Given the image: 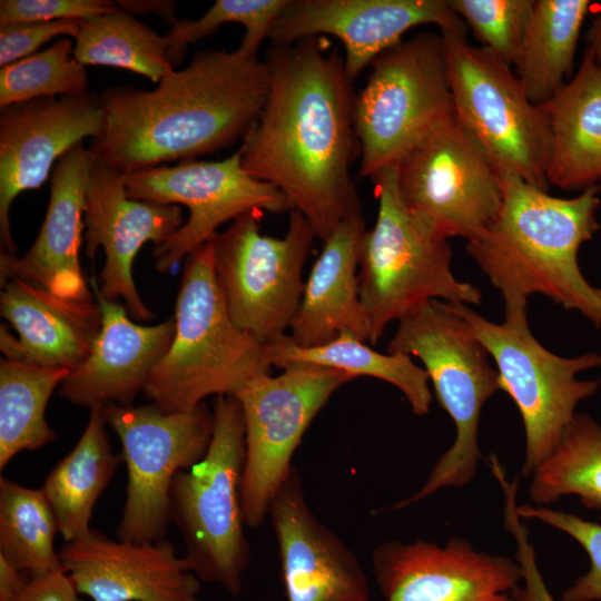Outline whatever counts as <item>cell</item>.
Listing matches in <instances>:
<instances>
[{"label": "cell", "mask_w": 601, "mask_h": 601, "mask_svg": "<svg viewBox=\"0 0 601 601\" xmlns=\"http://www.w3.org/2000/svg\"><path fill=\"white\" fill-rule=\"evenodd\" d=\"M269 88L239 148L243 168L277 187L325 240L362 214L351 176L359 156L353 80L337 50L319 37L273 46L266 53Z\"/></svg>", "instance_id": "obj_1"}, {"label": "cell", "mask_w": 601, "mask_h": 601, "mask_svg": "<svg viewBox=\"0 0 601 601\" xmlns=\"http://www.w3.org/2000/svg\"><path fill=\"white\" fill-rule=\"evenodd\" d=\"M268 88V66L257 55L239 48L198 51L152 90L104 89V127L89 149L125 175L215 154L246 137Z\"/></svg>", "instance_id": "obj_2"}, {"label": "cell", "mask_w": 601, "mask_h": 601, "mask_svg": "<svg viewBox=\"0 0 601 601\" xmlns=\"http://www.w3.org/2000/svg\"><path fill=\"white\" fill-rule=\"evenodd\" d=\"M503 199L495 220L466 242V252L504 302L506 321L528 319V299L541 294L601 326L598 288L579 265L581 246L601 228V184L560 198L513 174H500Z\"/></svg>", "instance_id": "obj_3"}, {"label": "cell", "mask_w": 601, "mask_h": 601, "mask_svg": "<svg viewBox=\"0 0 601 601\" xmlns=\"http://www.w3.org/2000/svg\"><path fill=\"white\" fill-rule=\"evenodd\" d=\"M173 342L144 388L167 413L187 412L208 396H236L269 373L265 345L230 317L214 270L213 239L185 258Z\"/></svg>", "instance_id": "obj_4"}, {"label": "cell", "mask_w": 601, "mask_h": 601, "mask_svg": "<svg viewBox=\"0 0 601 601\" xmlns=\"http://www.w3.org/2000/svg\"><path fill=\"white\" fill-rule=\"evenodd\" d=\"M388 353L417 357L456 435L421 489L395 505L408 506L441 489L470 483L479 459V424L485 402L501 391L496 367L469 324L442 300H432L397 321Z\"/></svg>", "instance_id": "obj_5"}, {"label": "cell", "mask_w": 601, "mask_h": 601, "mask_svg": "<svg viewBox=\"0 0 601 601\" xmlns=\"http://www.w3.org/2000/svg\"><path fill=\"white\" fill-rule=\"evenodd\" d=\"M213 434L203 459L179 471L170 489V520L195 575L233 597L250 558L243 513L245 428L235 396H217Z\"/></svg>", "instance_id": "obj_6"}, {"label": "cell", "mask_w": 601, "mask_h": 601, "mask_svg": "<svg viewBox=\"0 0 601 601\" xmlns=\"http://www.w3.org/2000/svg\"><path fill=\"white\" fill-rule=\"evenodd\" d=\"M371 179L378 209L373 228L363 236L358 265L368 342L376 344L390 323L432 300L481 304V290L454 276L449 239L424 229L403 205L396 167L385 168Z\"/></svg>", "instance_id": "obj_7"}, {"label": "cell", "mask_w": 601, "mask_h": 601, "mask_svg": "<svg viewBox=\"0 0 601 601\" xmlns=\"http://www.w3.org/2000/svg\"><path fill=\"white\" fill-rule=\"evenodd\" d=\"M441 33L421 32L377 56L355 95L359 176L396 166L420 141L454 119Z\"/></svg>", "instance_id": "obj_8"}, {"label": "cell", "mask_w": 601, "mask_h": 601, "mask_svg": "<svg viewBox=\"0 0 601 601\" xmlns=\"http://www.w3.org/2000/svg\"><path fill=\"white\" fill-rule=\"evenodd\" d=\"M456 122L500 174L548 191L551 129L511 66L466 36L441 31Z\"/></svg>", "instance_id": "obj_9"}, {"label": "cell", "mask_w": 601, "mask_h": 601, "mask_svg": "<svg viewBox=\"0 0 601 601\" xmlns=\"http://www.w3.org/2000/svg\"><path fill=\"white\" fill-rule=\"evenodd\" d=\"M462 317L494 361L501 391L516 405L524 427L522 474L531 476L558 445L577 406L601 387V376L579 374L601 367V354L563 357L546 349L531 333L528 319L494 323L457 303L444 302Z\"/></svg>", "instance_id": "obj_10"}, {"label": "cell", "mask_w": 601, "mask_h": 601, "mask_svg": "<svg viewBox=\"0 0 601 601\" xmlns=\"http://www.w3.org/2000/svg\"><path fill=\"white\" fill-rule=\"evenodd\" d=\"M260 211H248L217 233L214 270L235 324L267 345L284 337L300 304L303 268L317 237L308 220L290 210L283 237L260 233Z\"/></svg>", "instance_id": "obj_11"}, {"label": "cell", "mask_w": 601, "mask_h": 601, "mask_svg": "<svg viewBox=\"0 0 601 601\" xmlns=\"http://www.w3.org/2000/svg\"><path fill=\"white\" fill-rule=\"evenodd\" d=\"M121 444L127 467L126 501L116 538L129 542L164 540L170 520V489L176 474L198 463L213 434L214 416L205 403L167 413L155 404L101 407Z\"/></svg>", "instance_id": "obj_12"}, {"label": "cell", "mask_w": 601, "mask_h": 601, "mask_svg": "<svg viewBox=\"0 0 601 601\" xmlns=\"http://www.w3.org/2000/svg\"><path fill=\"white\" fill-rule=\"evenodd\" d=\"M260 375L235 397L245 428L243 513L247 528H259L270 502L293 470V455L306 430L332 395L354 380L315 365L297 364Z\"/></svg>", "instance_id": "obj_13"}, {"label": "cell", "mask_w": 601, "mask_h": 601, "mask_svg": "<svg viewBox=\"0 0 601 601\" xmlns=\"http://www.w3.org/2000/svg\"><path fill=\"white\" fill-rule=\"evenodd\" d=\"M395 167L403 205L439 238L470 242L500 213L501 177L455 118L420 141Z\"/></svg>", "instance_id": "obj_14"}, {"label": "cell", "mask_w": 601, "mask_h": 601, "mask_svg": "<svg viewBox=\"0 0 601 601\" xmlns=\"http://www.w3.org/2000/svg\"><path fill=\"white\" fill-rule=\"evenodd\" d=\"M126 189L132 199L180 204L189 211L177 231L154 246L155 267L161 274L213 239L217 228L228 220L252 210H292L277 187L254 178L243 168L239 149L223 160H186L126 175Z\"/></svg>", "instance_id": "obj_15"}, {"label": "cell", "mask_w": 601, "mask_h": 601, "mask_svg": "<svg viewBox=\"0 0 601 601\" xmlns=\"http://www.w3.org/2000/svg\"><path fill=\"white\" fill-rule=\"evenodd\" d=\"M372 566L385 601H515L523 577L518 560L459 538L445 545L383 542L372 552Z\"/></svg>", "instance_id": "obj_16"}, {"label": "cell", "mask_w": 601, "mask_h": 601, "mask_svg": "<svg viewBox=\"0 0 601 601\" xmlns=\"http://www.w3.org/2000/svg\"><path fill=\"white\" fill-rule=\"evenodd\" d=\"M104 127L99 95L37 98L0 111V237L16 255L9 213L17 196L40 188L57 161Z\"/></svg>", "instance_id": "obj_17"}, {"label": "cell", "mask_w": 601, "mask_h": 601, "mask_svg": "<svg viewBox=\"0 0 601 601\" xmlns=\"http://www.w3.org/2000/svg\"><path fill=\"white\" fill-rule=\"evenodd\" d=\"M435 24L466 36L467 27L447 0H288L276 19L273 46L329 35L344 46V65L354 80L411 29Z\"/></svg>", "instance_id": "obj_18"}, {"label": "cell", "mask_w": 601, "mask_h": 601, "mask_svg": "<svg viewBox=\"0 0 601 601\" xmlns=\"http://www.w3.org/2000/svg\"><path fill=\"white\" fill-rule=\"evenodd\" d=\"M178 205L136 200L128 196L126 175L96 159L86 191L85 252L93 259L99 247L106 255L97 283L101 296L121 299L130 318L152 319L132 277V264L144 244L164 243L183 225Z\"/></svg>", "instance_id": "obj_19"}, {"label": "cell", "mask_w": 601, "mask_h": 601, "mask_svg": "<svg viewBox=\"0 0 601 601\" xmlns=\"http://www.w3.org/2000/svg\"><path fill=\"white\" fill-rule=\"evenodd\" d=\"M65 572L91 601H203L188 559L168 540H114L91 529L59 550Z\"/></svg>", "instance_id": "obj_20"}, {"label": "cell", "mask_w": 601, "mask_h": 601, "mask_svg": "<svg viewBox=\"0 0 601 601\" xmlns=\"http://www.w3.org/2000/svg\"><path fill=\"white\" fill-rule=\"evenodd\" d=\"M268 516L287 601H370L362 564L313 513L296 467L274 495Z\"/></svg>", "instance_id": "obj_21"}, {"label": "cell", "mask_w": 601, "mask_h": 601, "mask_svg": "<svg viewBox=\"0 0 601 601\" xmlns=\"http://www.w3.org/2000/svg\"><path fill=\"white\" fill-rule=\"evenodd\" d=\"M91 284L101 311V327L89 355L70 371L59 394L90 410L110 403L130 406L168 351L175 318L151 326L135 323L125 306L101 296L95 277Z\"/></svg>", "instance_id": "obj_22"}, {"label": "cell", "mask_w": 601, "mask_h": 601, "mask_svg": "<svg viewBox=\"0 0 601 601\" xmlns=\"http://www.w3.org/2000/svg\"><path fill=\"white\" fill-rule=\"evenodd\" d=\"M95 160L89 147L80 142L57 161L40 231L24 255L1 252V284L19 278L61 297L93 298L80 267L79 250L85 229L87 185Z\"/></svg>", "instance_id": "obj_23"}, {"label": "cell", "mask_w": 601, "mask_h": 601, "mask_svg": "<svg viewBox=\"0 0 601 601\" xmlns=\"http://www.w3.org/2000/svg\"><path fill=\"white\" fill-rule=\"evenodd\" d=\"M1 287V316L18 334L14 338L2 325L6 358L70 371L86 359L101 327L97 299L61 297L19 278Z\"/></svg>", "instance_id": "obj_24"}, {"label": "cell", "mask_w": 601, "mask_h": 601, "mask_svg": "<svg viewBox=\"0 0 601 601\" xmlns=\"http://www.w3.org/2000/svg\"><path fill=\"white\" fill-rule=\"evenodd\" d=\"M366 231L362 214L343 223L326 238L314 262L297 313L289 327L299 346H318L348 332L370 341V323L359 295L358 265Z\"/></svg>", "instance_id": "obj_25"}, {"label": "cell", "mask_w": 601, "mask_h": 601, "mask_svg": "<svg viewBox=\"0 0 601 601\" xmlns=\"http://www.w3.org/2000/svg\"><path fill=\"white\" fill-rule=\"evenodd\" d=\"M549 185L585 190L601 184V68L588 49L574 76L546 102Z\"/></svg>", "instance_id": "obj_26"}, {"label": "cell", "mask_w": 601, "mask_h": 601, "mask_svg": "<svg viewBox=\"0 0 601 601\" xmlns=\"http://www.w3.org/2000/svg\"><path fill=\"white\" fill-rule=\"evenodd\" d=\"M106 426L101 407L91 408L79 441L51 469L41 487L65 542L89 533L96 503L122 462L111 450Z\"/></svg>", "instance_id": "obj_27"}, {"label": "cell", "mask_w": 601, "mask_h": 601, "mask_svg": "<svg viewBox=\"0 0 601 601\" xmlns=\"http://www.w3.org/2000/svg\"><path fill=\"white\" fill-rule=\"evenodd\" d=\"M270 366L285 368L306 364L343 372L352 378L371 376L398 388L417 416L428 413L432 402L430 380L413 357L401 353H381L352 333L344 332L328 343L304 347L288 335L265 345Z\"/></svg>", "instance_id": "obj_28"}, {"label": "cell", "mask_w": 601, "mask_h": 601, "mask_svg": "<svg viewBox=\"0 0 601 601\" xmlns=\"http://www.w3.org/2000/svg\"><path fill=\"white\" fill-rule=\"evenodd\" d=\"M590 0H534L516 60V76L534 105L550 100L572 78L577 45Z\"/></svg>", "instance_id": "obj_29"}, {"label": "cell", "mask_w": 601, "mask_h": 601, "mask_svg": "<svg viewBox=\"0 0 601 601\" xmlns=\"http://www.w3.org/2000/svg\"><path fill=\"white\" fill-rule=\"evenodd\" d=\"M70 370L42 367L16 359L0 363V471L22 451H35L56 439L46 407Z\"/></svg>", "instance_id": "obj_30"}, {"label": "cell", "mask_w": 601, "mask_h": 601, "mask_svg": "<svg viewBox=\"0 0 601 601\" xmlns=\"http://www.w3.org/2000/svg\"><path fill=\"white\" fill-rule=\"evenodd\" d=\"M73 57L83 66L127 69L155 83L175 70L166 37L118 6L80 22Z\"/></svg>", "instance_id": "obj_31"}, {"label": "cell", "mask_w": 601, "mask_h": 601, "mask_svg": "<svg viewBox=\"0 0 601 601\" xmlns=\"http://www.w3.org/2000/svg\"><path fill=\"white\" fill-rule=\"evenodd\" d=\"M529 495L536 505L577 496L601 510V424L577 413L551 454L531 474Z\"/></svg>", "instance_id": "obj_32"}, {"label": "cell", "mask_w": 601, "mask_h": 601, "mask_svg": "<svg viewBox=\"0 0 601 601\" xmlns=\"http://www.w3.org/2000/svg\"><path fill=\"white\" fill-rule=\"evenodd\" d=\"M57 532L53 511L41 487L0 477V554L28 579L65 571L53 546Z\"/></svg>", "instance_id": "obj_33"}, {"label": "cell", "mask_w": 601, "mask_h": 601, "mask_svg": "<svg viewBox=\"0 0 601 601\" xmlns=\"http://www.w3.org/2000/svg\"><path fill=\"white\" fill-rule=\"evenodd\" d=\"M75 43L60 38L45 50L0 68V108L37 99L88 92L86 66L73 57Z\"/></svg>", "instance_id": "obj_34"}, {"label": "cell", "mask_w": 601, "mask_h": 601, "mask_svg": "<svg viewBox=\"0 0 601 601\" xmlns=\"http://www.w3.org/2000/svg\"><path fill=\"white\" fill-rule=\"evenodd\" d=\"M287 3L288 0H217L197 20L177 19L165 36L175 67L181 62L188 45L214 33L225 23L244 26L246 32L238 48L249 55H257Z\"/></svg>", "instance_id": "obj_35"}, {"label": "cell", "mask_w": 601, "mask_h": 601, "mask_svg": "<svg viewBox=\"0 0 601 601\" xmlns=\"http://www.w3.org/2000/svg\"><path fill=\"white\" fill-rule=\"evenodd\" d=\"M482 47L515 66L534 0H447Z\"/></svg>", "instance_id": "obj_36"}, {"label": "cell", "mask_w": 601, "mask_h": 601, "mask_svg": "<svg viewBox=\"0 0 601 601\" xmlns=\"http://www.w3.org/2000/svg\"><path fill=\"white\" fill-rule=\"evenodd\" d=\"M516 513L565 533L587 553L589 570L562 592V601H601V524L544 505H516Z\"/></svg>", "instance_id": "obj_37"}, {"label": "cell", "mask_w": 601, "mask_h": 601, "mask_svg": "<svg viewBox=\"0 0 601 601\" xmlns=\"http://www.w3.org/2000/svg\"><path fill=\"white\" fill-rule=\"evenodd\" d=\"M117 8L108 0H1L0 27L59 20L83 21Z\"/></svg>", "instance_id": "obj_38"}, {"label": "cell", "mask_w": 601, "mask_h": 601, "mask_svg": "<svg viewBox=\"0 0 601 601\" xmlns=\"http://www.w3.org/2000/svg\"><path fill=\"white\" fill-rule=\"evenodd\" d=\"M80 22L59 20L48 22L14 23L0 27V67L38 52L51 39L65 36L76 38Z\"/></svg>", "instance_id": "obj_39"}, {"label": "cell", "mask_w": 601, "mask_h": 601, "mask_svg": "<svg viewBox=\"0 0 601 601\" xmlns=\"http://www.w3.org/2000/svg\"><path fill=\"white\" fill-rule=\"evenodd\" d=\"M508 530L515 539L518 562L522 569L523 585L514 591L515 601H555L548 590L538 568L534 550L529 541L528 531L520 520H512Z\"/></svg>", "instance_id": "obj_40"}, {"label": "cell", "mask_w": 601, "mask_h": 601, "mask_svg": "<svg viewBox=\"0 0 601 601\" xmlns=\"http://www.w3.org/2000/svg\"><path fill=\"white\" fill-rule=\"evenodd\" d=\"M65 571L28 579L13 601H85Z\"/></svg>", "instance_id": "obj_41"}, {"label": "cell", "mask_w": 601, "mask_h": 601, "mask_svg": "<svg viewBox=\"0 0 601 601\" xmlns=\"http://www.w3.org/2000/svg\"><path fill=\"white\" fill-rule=\"evenodd\" d=\"M119 9L134 13L157 14L170 24L177 20L176 2L168 0H120L116 1Z\"/></svg>", "instance_id": "obj_42"}, {"label": "cell", "mask_w": 601, "mask_h": 601, "mask_svg": "<svg viewBox=\"0 0 601 601\" xmlns=\"http://www.w3.org/2000/svg\"><path fill=\"white\" fill-rule=\"evenodd\" d=\"M27 581L21 570L0 554V601H13Z\"/></svg>", "instance_id": "obj_43"}, {"label": "cell", "mask_w": 601, "mask_h": 601, "mask_svg": "<svg viewBox=\"0 0 601 601\" xmlns=\"http://www.w3.org/2000/svg\"><path fill=\"white\" fill-rule=\"evenodd\" d=\"M585 49L591 53L594 62L601 68V4L585 35Z\"/></svg>", "instance_id": "obj_44"}, {"label": "cell", "mask_w": 601, "mask_h": 601, "mask_svg": "<svg viewBox=\"0 0 601 601\" xmlns=\"http://www.w3.org/2000/svg\"><path fill=\"white\" fill-rule=\"evenodd\" d=\"M598 296H599L600 306H601V288H598Z\"/></svg>", "instance_id": "obj_45"}]
</instances>
